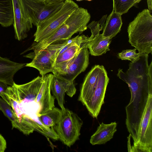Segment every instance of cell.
I'll return each mask as SVG.
<instances>
[{
	"mask_svg": "<svg viewBox=\"0 0 152 152\" xmlns=\"http://www.w3.org/2000/svg\"><path fill=\"white\" fill-rule=\"evenodd\" d=\"M91 17L87 9L79 7L54 33L39 42H34L26 51L32 50L34 55L52 43L67 40L75 33L82 34L87 29Z\"/></svg>",
	"mask_w": 152,
	"mask_h": 152,
	"instance_id": "1",
	"label": "cell"
},
{
	"mask_svg": "<svg viewBox=\"0 0 152 152\" xmlns=\"http://www.w3.org/2000/svg\"><path fill=\"white\" fill-rule=\"evenodd\" d=\"M129 42L139 53H152V16L145 9L139 13L129 24L127 28Z\"/></svg>",
	"mask_w": 152,
	"mask_h": 152,
	"instance_id": "2",
	"label": "cell"
},
{
	"mask_svg": "<svg viewBox=\"0 0 152 152\" xmlns=\"http://www.w3.org/2000/svg\"><path fill=\"white\" fill-rule=\"evenodd\" d=\"M62 111L59 121L53 128L58 139L70 147L79 139L83 122L76 113L69 109L65 108Z\"/></svg>",
	"mask_w": 152,
	"mask_h": 152,
	"instance_id": "3",
	"label": "cell"
},
{
	"mask_svg": "<svg viewBox=\"0 0 152 152\" xmlns=\"http://www.w3.org/2000/svg\"><path fill=\"white\" fill-rule=\"evenodd\" d=\"M79 7L78 4L72 0H65L60 10L37 26L34 34V42H39L50 36Z\"/></svg>",
	"mask_w": 152,
	"mask_h": 152,
	"instance_id": "4",
	"label": "cell"
},
{
	"mask_svg": "<svg viewBox=\"0 0 152 152\" xmlns=\"http://www.w3.org/2000/svg\"><path fill=\"white\" fill-rule=\"evenodd\" d=\"M24 18L36 27L58 11L64 2L47 4L44 0H20Z\"/></svg>",
	"mask_w": 152,
	"mask_h": 152,
	"instance_id": "5",
	"label": "cell"
},
{
	"mask_svg": "<svg viewBox=\"0 0 152 152\" xmlns=\"http://www.w3.org/2000/svg\"><path fill=\"white\" fill-rule=\"evenodd\" d=\"M67 41L63 40L50 44L34 55L32 61L26 64L25 66L37 69L42 76L52 72L59 50L67 44Z\"/></svg>",
	"mask_w": 152,
	"mask_h": 152,
	"instance_id": "6",
	"label": "cell"
},
{
	"mask_svg": "<svg viewBox=\"0 0 152 152\" xmlns=\"http://www.w3.org/2000/svg\"><path fill=\"white\" fill-rule=\"evenodd\" d=\"M89 54L88 48H84L66 63L53 68L52 72L66 80L74 81L88 66Z\"/></svg>",
	"mask_w": 152,
	"mask_h": 152,
	"instance_id": "7",
	"label": "cell"
},
{
	"mask_svg": "<svg viewBox=\"0 0 152 152\" xmlns=\"http://www.w3.org/2000/svg\"><path fill=\"white\" fill-rule=\"evenodd\" d=\"M107 15H104L98 21H92L87 26L90 29L91 34L89 37L87 45L89 53L93 56H100L110 51L109 48L111 39L105 37L100 32L102 29Z\"/></svg>",
	"mask_w": 152,
	"mask_h": 152,
	"instance_id": "8",
	"label": "cell"
},
{
	"mask_svg": "<svg viewBox=\"0 0 152 152\" xmlns=\"http://www.w3.org/2000/svg\"><path fill=\"white\" fill-rule=\"evenodd\" d=\"M109 80L104 67L102 65H100L96 88L84 105L90 114L94 118H97L102 106L104 103L105 94Z\"/></svg>",
	"mask_w": 152,
	"mask_h": 152,
	"instance_id": "9",
	"label": "cell"
},
{
	"mask_svg": "<svg viewBox=\"0 0 152 152\" xmlns=\"http://www.w3.org/2000/svg\"><path fill=\"white\" fill-rule=\"evenodd\" d=\"M53 74H46L42 76V83L34 101L39 106L37 114H42L55 107V97L51 94V86Z\"/></svg>",
	"mask_w": 152,
	"mask_h": 152,
	"instance_id": "10",
	"label": "cell"
},
{
	"mask_svg": "<svg viewBox=\"0 0 152 152\" xmlns=\"http://www.w3.org/2000/svg\"><path fill=\"white\" fill-rule=\"evenodd\" d=\"M51 90L62 110L65 108L64 106L65 93L72 97L76 91L74 81L67 80L54 74L52 80Z\"/></svg>",
	"mask_w": 152,
	"mask_h": 152,
	"instance_id": "11",
	"label": "cell"
},
{
	"mask_svg": "<svg viewBox=\"0 0 152 152\" xmlns=\"http://www.w3.org/2000/svg\"><path fill=\"white\" fill-rule=\"evenodd\" d=\"M10 107L0 98V110L11 121L12 129H17L26 135L32 133L34 131L30 125L29 116L26 114H21L18 116Z\"/></svg>",
	"mask_w": 152,
	"mask_h": 152,
	"instance_id": "12",
	"label": "cell"
},
{
	"mask_svg": "<svg viewBox=\"0 0 152 152\" xmlns=\"http://www.w3.org/2000/svg\"><path fill=\"white\" fill-rule=\"evenodd\" d=\"M13 14V26L15 38L20 41L27 36V33L32 28V24L25 19L22 13L20 0H12Z\"/></svg>",
	"mask_w": 152,
	"mask_h": 152,
	"instance_id": "13",
	"label": "cell"
},
{
	"mask_svg": "<svg viewBox=\"0 0 152 152\" xmlns=\"http://www.w3.org/2000/svg\"><path fill=\"white\" fill-rule=\"evenodd\" d=\"M100 65H95L86 77L82 84L78 100L85 105L91 95L98 81Z\"/></svg>",
	"mask_w": 152,
	"mask_h": 152,
	"instance_id": "14",
	"label": "cell"
},
{
	"mask_svg": "<svg viewBox=\"0 0 152 152\" xmlns=\"http://www.w3.org/2000/svg\"><path fill=\"white\" fill-rule=\"evenodd\" d=\"M26 64L14 62L0 56V81L13 86L15 83L13 80L14 75L25 66Z\"/></svg>",
	"mask_w": 152,
	"mask_h": 152,
	"instance_id": "15",
	"label": "cell"
},
{
	"mask_svg": "<svg viewBox=\"0 0 152 152\" xmlns=\"http://www.w3.org/2000/svg\"><path fill=\"white\" fill-rule=\"evenodd\" d=\"M115 122L109 124H99L96 132L91 136L90 142L93 145L104 144L112 139L117 131Z\"/></svg>",
	"mask_w": 152,
	"mask_h": 152,
	"instance_id": "16",
	"label": "cell"
},
{
	"mask_svg": "<svg viewBox=\"0 0 152 152\" xmlns=\"http://www.w3.org/2000/svg\"><path fill=\"white\" fill-rule=\"evenodd\" d=\"M121 16L113 9L103 26L102 34L103 36L112 39L119 32L123 24Z\"/></svg>",
	"mask_w": 152,
	"mask_h": 152,
	"instance_id": "17",
	"label": "cell"
},
{
	"mask_svg": "<svg viewBox=\"0 0 152 152\" xmlns=\"http://www.w3.org/2000/svg\"><path fill=\"white\" fill-rule=\"evenodd\" d=\"M42 76H38L31 81L24 84L21 91V95L23 100H28L34 102L38 91L41 86Z\"/></svg>",
	"mask_w": 152,
	"mask_h": 152,
	"instance_id": "18",
	"label": "cell"
},
{
	"mask_svg": "<svg viewBox=\"0 0 152 152\" xmlns=\"http://www.w3.org/2000/svg\"><path fill=\"white\" fill-rule=\"evenodd\" d=\"M13 23L12 0H0V24L4 27L11 26Z\"/></svg>",
	"mask_w": 152,
	"mask_h": 152,
	"instance_id": "19",
	"label": "cell"
},
{
	"mask_svg": "<svg viewBox=\"0 0 152 152\" xmlns=\"http://www.w3.org/2000/svg\"><path fill=\"white\" fill-rule=\"evenodd\" d=\"M62 110L55 107L50 110L42 114H37L42 123L50 128H53L58 122L62 115Z\"/></svg>",
	"mask_w": 152,
	"mask_h": 152,
	"instance_id": "20",
	"label": "cell"
},
{
	"mask_svg": "<svg viewBox=\"0 0 152 152\" xmlns=\"http://www.w3.org/2000/svg\"><path fill=\"white\" fill-rule=\"evenodd\" d=\"M113 9L118 14L122 15L127 13L134 5V0H113Z\"/></svg>",
	"mask_w": 152,
	"mask_h": 152,
	"instance_id": "21",
	"label": "cell"
},
{
	"mask_svg": "<svg viewBox=\"0 0 152 152\" xmlns=\"http://www.w3.org/2000/svg\"><path fill=\"white\" fill-rule=\"evenodd\" d=\"M136 50L135 48L123 50L118 53V57L122 60H128L132 62H134L139 59L141 55L139 53H137Z\"/></svg>",
	"mask_w": 152,
	"mask_h": 152,
	"instance_id": "22",
	"label": "cell"
},
{
	"mask_svg": "<svg viewBox=\"0 0 152 152\" xmlns=\"http://www.w3.org/2000/svg\"><path fill=\"white\" fill-rule=\"evenodd\" d=\"M8 86L5 83L0 81V96L5 101Z\"/></svg>",
	"mask_w": 152,
	"mask_h": 152,
	"instance_id": "23",
	"label": "cell"
},
{
	"mask_svg": "<svg viewBox=\"0 0 152 152\" xmlns=\"http://www.w3.org/2000/svg\"><path fill=\"white\" fill-rule=\"evenodd\" d=\"M7 148V143L5 140L0 134V152H4Z\"/></svg>",
	"mask_w": 152,
	"mask_h": 152,
	"instance_id": "24",
	"label": "cell"
},
{
	"mask_svg": "<svg viewBox=\"0 0 152 152\" xmlns=\"http://www.w3.org/2000/svg\"><path fill=\"white\" fill-rule=\"evenodd\" d=\"M48 4H51L57 2H64L65 0H44Z\"/></svg>",
	"mask_w": 152,
	"mask_h": 152,
	"instance_id": "25",
	"label": "cell"
},
{
	"mask_svg": "<svg viewBox=\"0 0 152 152\" xmlns=\"http://www.w3.org/2000/svg\"><path fill=\"white\" fill-rule=\"evenodd\" d=\"M147 3L148 7V10L151 13L152 12V0H147Z\"/></svg>",
	"mask_w": 152,
	"mask_h": 152,
	"instance_id": "26",
	"label": "cell"
},
{
	"mask_svg": "<svg viewBox=\"0 0 152 152\" xmlns=\"http://www.w3.org/2000/svg\"><path fill=\"white\" fill-rule=\"evenodd\" d=\"M142 0H134V5L140 2Z\"/></svg>",
	"mask_w": 152,
	"mask_h": 152,
	"instance_id": "27",
	"label": "cell"
},
{
	"mask_svg": "<svg viewBox=\"0 0 152 152\" xmlns=\"http://www.w3.org/2000/svg\"><path fill=\"white\" fill-rule=\"evenodd\" d=\"M77 1H81L84 0H76Z\"/></svg>",
	"mask_w": 152,
	"mask_h": 152,
	"instance_id": "28",
	"label": "cell"
},
{
	"mask_svg": "<svg viewBox=\"0 0 152 152\" xmlns=\"http://www.w3.org/2000/svg\"><path fill=\"white\" fill-rule=\"evenodd\" d=\"M84 0L87 1H92V0Z\"/></svg>",
	"mask_w": 152,
	"mask_h": 152,
	"instance_id": "29",
	"label": "cell"
}]
</instances>
